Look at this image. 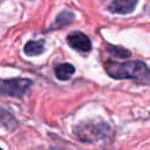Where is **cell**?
Returning a JSON list of instances; mask_svg holds the SVG:
<instances>
[{
	"label": "cell",
	"mask_w": 150,
	"mask_h": 150,
	"mask_svg": "<svg viewBox=\"0 0 150 150\" xmlns=\"http://www.w3.org/2000/svg\"><path fill=\"white\" fill-rule=\"evenodd\" d=\"M67 42L73 49L81 53H86L91 49V41L82 32H71L68 34Z\"/></svg>",
	"instance_id": "277c9868"
},
{
	"label": "cell",
	"mask_w": 150,
	"mask_h": 150,
	"mask_svg": "<svg viewBox=\"0 0 150 150\" xmlns=\"http://www.w3.org/2000/svg\"><path fill=\"white\" fill-rule=\"evenodd\" d=\"M105 71L116 80H136L144 84H148L150 81L149 68L142 61H110L105 63Z\"/></svg>",
	"instance_id": "6da1fadb"
},
{
	"label": "cell",
	"mask_w": 150,
	"mask_h": 150,
	"mask_svg": "<svg viewBox=\"0 0 150 150\" xmlns=\"http://www.w3.org/2000/svg\"><path fill=\"white\" fill-rule=\"evenodd\" d=\"M54 73L59 80L64 81V80H68L71 77V75L75 73V68L70 63H61V64L55 67Z\"/></svg>",
	"instance_id": "8992f818"
},
{
	"label": "cell",
	"mask_w": 150,
	"mask_h": 150,
	"mask_svg": "<svg viewBox=\"0 0 150 150\" xmlns=\"http://www.w3.org/2000/svg\"><path fill=\"white\" fill-rule=\"evenodd\" d=\"M23 52L28 56H38L45 52V46L42 41H28L25 47Z\"/></svg>",
	"instance_id": "ba28073f"
},
{
	"label": "cell",
	"mask_w": 150,
	"mask_h": 150,
	"mask_svg": "<svg viewBox=\"0 0 150 150\" xmlns=\"http://www.w3.org/2000/svg\"><path fill=\"white\" fill-rule=\"evenodd\" d=\"M0 122H1L7 129H9V130L14 129V128L18 125L16 120H15L8 111H6V110H4V109H1V108H0Z\"/></svg>",
	"instance_id": "9c48e42d"
},
{
	"label": "cell",
	"mask_w": 150,
	"mask_h": 150,
	"mask_svg": "<svg viewBox=\"0 0 150 150\" xmlns=\"http://www.w3.org/2000/svg\"><path fill=\"white\" fill-rule=\"evenodd\" d=\"M32 86V81L28 79H11L0 81V95L22 97Z\"/></svg>",
	"instance_id": "3957f363"
},
{
	"label": "cell",
	"mask_w": 150,
	"mask_h": 150,
	"mask_svg": "<svg viewBox=\"0 0 150 150\" xmlns=\"http://www.w3.org/2000/svg\"><path fill=\"white\" fill-rule=\"evenodd\" d=\"M108 50L117 57H129L130 56V52L128 49H124L122 47H117V46H108Z\"/></svg>",
	"instance_id": "30bf717a"
},
{
	"label": "cell",
	"mask_w": 150,
	"mask_h": 150,
	"mask_svg": "<svg viewBox=\"0 0 150 150\" xmlns=\"http://www.w3.org/2000/svg\"><path fill=\"white\" fill-rule=\"evenodd\" d=\"M74 19H75L74 13H71V12H69V11H63V12H61V13L56 16L54 23L49 27V29H55V28H61V27H63V26H67V25H69Z\"/></svg>",
	"instance_id": "52a82bcc"
},
{
	"label": "cell",
	"mask_w": 150,
	"mask_h": 150,
	"mask_svg": "<svg viewBox=\"0 0 150 150\" xmlns=\"http://www.w3.org/2000/svg\"><path fill=\"white\" fill-rule=\"evenodd\" d=\"M110 129L105 123H83L75 128V135L81 139V142L94 143L100 142L107 137Z\"/></svg>",
	"instance_id": "7a4b0ae2"
},
{
	"label": "cell",
	"mask_w": 150,
	"mask_h": 150,
	"mask_svg": "<svg viewBox=\"0 0 150 150\" xmlns=\"http://www.w3.org/2000/svg\"><path fill=\"white\" fill-rule=\"evenodd\" d=\"M137 5V0H112L108 9L115 14H129Z\"/></svg>",
	"instance_id": "5b68a950"
}]
</instances>
